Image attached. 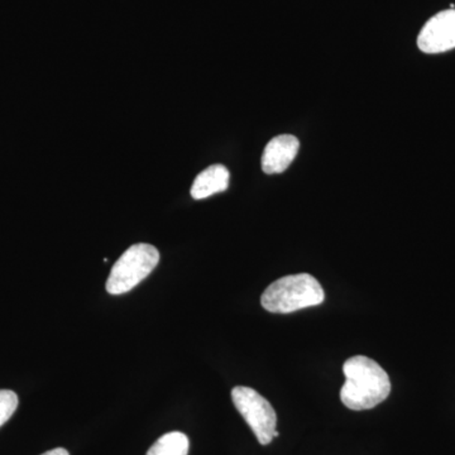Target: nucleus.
<instances>
[{
    "label": "nucleus",
    "instance_id": "0eeeda50",
    "mask_svg": "<svg viewBox=\"0 0 455 455\" xmlns=\"http://www.w3.org/2000/svg\"><path fill=\"white\" fill-rule=\"evenodd\" d=\"M229 171L226 166L212 164L197 175L191 187V196L196 200H203L215 194L223 193L229 187Z\"/></svg>",
    "mask_w": 455,
    "mask_h": 455
},
{
    "label": "nucleus",
    "instance_id": "f257e3e1",
    "mask_svg": "<svg viewBox=\"0 0 455 455\" xmlns=\"http://www.w3.org/2000/svg\"><path fill=\"white\" fill-rule=\"evenodd\" d=\"M343 372L346 382L340 390V400L348 409H373L390 396V377L373 359L355 355L343 364Z\"/></svg>",
    "mask_w": 455,
    "mask_h": 455
},
{
    "label": "nucleus",
    "instance_id": "9d476101",
    "mask_svg": "<svg viewBox=\"0 0 455 455\" xmlns=\"http://www.w3.org/2000/svg\"><path fill=\"white\" fill-rule=\"evenodd\" d=\"M42 455H70L68 454V451H66L64 448H56L52 449V451H46V453H44Z\"/></svg>",
    "mask_w": 455,
    "mask_h": 455
},
{
    "label": "nucleus",
    "instance_id": "423d86ee",
    "mask_svg": "<svg viewBox=\"0 0 455 455\" xmlns=\"http://www.w3.org/2000/svg\"><path fill=\"white\" fill-rule=\"evenodd\" d=\"M300 148V142L291 134L275 137L267 143L262 155V170L267 175L283 173L289 169Z\"/></svg>",
    "mask_w": 455,
    "mask_h": 455
},
{
    "label": "nucleus",
    "instance_id": "f03ea898",
    "mask_svg": "<svg viewBox=\"0 0 455 455\" xmlns=\"http://www.w3.org/2000/svg\"><path fill=\"white\" fill-rule=\"evenodd\" d=\"M325 300L322 284L309 274L284 276L269 284L260 298L263 309L274 314H290L317 307Z\"/></svg>",
    "mask_w": 455,
    "mask_h": 455
},
{
    "label": "nucleus",
    "instance_id": "39448f33",
    "mask_svg": "<svg viewBox=\"0 0 455 455\" xmlns=\"http://www.w3.org/2000/svg\"><path fill=\"white\" fill-rule=\"evenodd\" d=\"M418 46L430 55L455 49V9L431 17L419 35Z\"/></svg>",
    "mask_w": 455,
    "mask_h": 455
},
{
    "label": "nucleus",
    "instance_id": "1a4fd4ad",
    "mask_svg": "<svg viewBox=\"0 0 455 455\" xmlns=\"http://www.w3.org/2000/svg\"><path fill=\"white\" fill-rule=\"evenodd\" d=\"M18 407L16 392L0 390V427L13 416Z\"/></svg>",
    "mask_w": 455,
    "mask_h": 455
},
{
    "label": "nucleus",
    "instance_id": "7ed1b4c3",
    "mask_svg": "<svg viewBox=\"0 0 455 455\" xmlns=\"http://www.w3.org/2000/svg\"><path fill=\"white\" fill-rule=\"evenodd\" d=\"M160 262V252L154 245L139 243L132 245L121 259L114 263L107 280V291L110 295H122L142 283Z\"/></svg>",
    "mask_w": 455,
    "mask_h": 455
},
{
    "label": "nucleus",
    "instance_id": "6e6552de",
    "mask_svg": "<svg viewBox=\"0 0 455 455\" xmlns=\"http://www.w3.org/2000/svg\"><path fill=\"white\" fill-rule=\"evenodd\" d=\"M190 442L184 433L172 431L164 434L148 449L146 455H188Z\"/></svg>",
    "mask_w": 455,
    "mask_h": 455
},
{
    "label": "nucleus",
    "instance_id": "20e7f679",
    "mask_svg": "<svg viewBox=\"0 0 455 455\" xmlns=\"http://www.w3.org/2000/svg\"><path fill=\"white\" fill-rule=\"evenodd\" d=\"M232 400L259 444L268 445L275 438L277 425L276 411L271 403L259 392L245 386L233 388Z\"/></svg>",
    "mask_w": 455,
    "mask_h": 455
}]
</instances>
